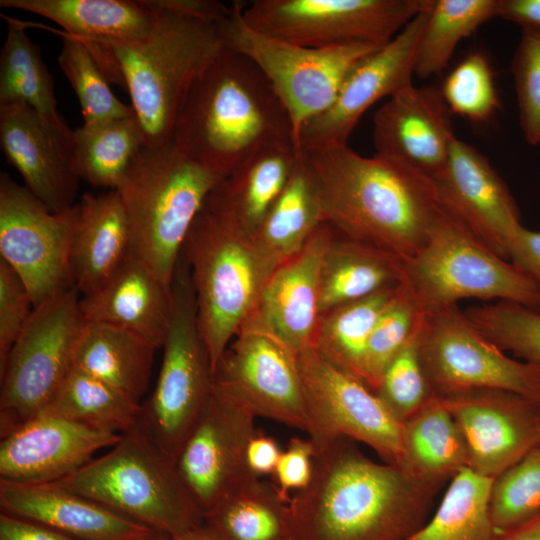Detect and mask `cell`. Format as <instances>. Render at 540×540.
Listing matches in <instances>:
<instances>
[{"label": "cell", "mask_w": 540, "mask_h": 540, "mask_svg": "<svg viewBox=\"0 0 540 540\" xmlns=\"http://www.w3.org/2000/svg\"><path fill=\"white\" fill-rule=\"evenodd\" d=\"M250 412L213 392L174 461L186 489L202 510L252 478L244 463L248 439L256 431Z\"/></svg>", "instance_id": "20"}, {"label": "cell", "mask_w": 540, "mask_h": 540, "mask_svg": "<svg viewBox=\"0 0 540 540\" xmlns=\"http://www.w3.org/2000/svg\"><path fill=\"white\" fill-rule=\"evenodd\" d=\"M489 509L498 535L540 516V448L492 480Z\"/></svg>", "instance_id": "42"}, {"label": "cell", "mask_w": 540, "mask_h": 540, "mask_svg": "<svg viewBox=\"0 0 540 540\" xmlns=\"http://www.w3.org/2000/svg\"><path fill=\"white\" fill-rule=\"evenodd\" d=\"M156 350L127 329L85 320L75 344L73 365L141 404Z\"/></svg>", "instance_id": "31"}, {"label": "cell", "mask_w": 540, "mask_h": 540, "mask_svg": "<svg viewBox=\"0 0 540 540\" xmlns=\"http://www.w3.org/2000/svg\"><path fill=\"white\" fill-rule=\"evenodd\" d=\"M34 310L30 293L18 274L0 258V367Z\"/></svg>", "instance_id": "48"}, {"label": "cell", "mask_w": 540, "mask_h": 540, "mask_svg": "<svg viewBox=\"0 0 540 540\" xmlns=\"http://www.w3.org/2000/svg\"><path fill=\"white\" fill-rule=\"evenodd\" d=\"M396 287L382 289L321 314L312 347L330 362L362 380L367 341Z\"/></svg>", "instance_id": "39"}, {"label": "cell", "mask_w": 540, "mask_h": 540, "mask_svg": "<svg viewBox=\"0 0 540 540\" xmlns=\"http://www.w3.org/2000/svg\"><path fill=\"white\" fill-rule=\"evenodd\" d=\"M433 182L440 205L508 260L509 244L522 224L507 185L489 160L455 135L446 165Z\"/></svg>", "instance_id": "22"}, {"label": "cell", "mask_w": 540, "mask_h": 540, "mask_svg": "<svg viewBox=\"0 0 540 540\" xmlns=\"http://www.w3.org/2000/svg\"><path fill=\"white\" fill-rule=\"evenodd\" d=\"M334 230L320 267L321 314L394 287L403 280L405 261L402 258Z\"/></svg>", "instance_id": "30"}, {"label": "cell", "mask_w": 540, "mask_h": 540, "mask_svg": "<svg viewBox=\"0 0 540 540\" xmlns=\"http://www.w3.org/2000/svg\"><path fill=\"white\" fill-rule=\"evenodd\" d=\"M222 540H297L290 501L274 484L250 479L204 514Z\"/></svg>", "instance_id": "34"}, {"label": "cell", "mask_w": 540, "mask_h": 540, "mask_svg": "<svg viewBox=\"0 0 540 540\" xmlns=\"http://www.w3.org/2000/svg\"><path fill=\"white\" fill-rule=\"evenodd\" d=\"M172 142L222 180L260 150L294 137L288 111L263 73L224 46L188 92Z\"/></svg>", "instance_id": "4"}, {"label": "cell", "mask_w": 540, "mask_h": 540, "mask_svg": "<svg viewBox=\"0 0 540 540\" xmlns=\"http://www.w3.org/2000/svg\"><path fill=\"white\" fill-rule=\"evenodd\" d=\"M474 326L503 351L540 369V312L510 301L464 311Z\"/></svg>", "instance_id": "43"}, {"label": "cell", "mask_w": 540, "mask_h": 540, "mask_svg": "<svg viewBox=\"0 0 540 540\" xmlns=\"http://www.w3.org/2000/svg\"><path fill=\"white\" fill-rule=\"evenodd\" d=\"M281 453L282 450L273 437L256 429L245 447L244 463L248 474L256 479L272 475Z\"/></svg>", "instance_id": "51"}, {"label": "cell", "mask_w": 540, "mask_h": 540, "mask_svg": "<svg viewBox=\"0 0 540 540\" xmlns=\"http://www.w3.org/2000/svg\"><path fill=\"white\" fill-rule=\"evenodd\" d=\"M323 222L318 184L301 151L288 183L252 238L277 268L300 252Z\"/></svg>", "instance_id": "32"}, {"label": "cell", "mask_w": 540, "mask_h": 540, "mask_svg": "<svg viewBox=\"0 0 540 540\" xmlns=\"http://www.w3.org/2000/svg\"><path fill=\"white\" fill-rule=\"evenodd\" d=\"M300 152L293 142L260 150L219 181L205 206L253 237L288 183Z\"/></svg>", "instance_id": "28"}, {"label": "cell", "mask_w": 540, "mask_h": 540, "mask_svg": "<svg viewBox=\"0 0 540 540\" xmlns=\"http://www.w3.org/2000/svg\"><path fill=\"white\" fill-rule=\"evenodd\" d=\"M440 89L413 83L375 112V154L407 165L434 180L444 169L455 133Z\"/></svg>", "instance_id": "24"}, {"label": "cell", "mask_w": 540, "mask_h": 540, "mask_svg": "<svg viewBox=\"0 0 540 540\" xmlns=\"http://www.w3.org/2000/svg\"><path fill=\"white\" fill-rule=\"evenodd\" d=\"M308 438L315 450L340 438L372 448L385 463L402 467V423L360 378L313 347L297 355Z\"/></svg>", "instance_id": "12"}, {"label": "cell", "mask_w": 540, "mask_h": 540, "mask_svg": "<svg viewBox=\"0 0 540 540\" xmlns=\"http://www.w3.org/2000/svg\"><path fill=\"white\" fill-rule=\"evenodd\" d=\"M5 19L8 28L0 56V105L22 102L49 118L61 119L53 79L40 48L26 34L22 21Z\"/></svg>", "instance_id": "38"}, {"label": "cell", "mask_w": 540, "mask_h": 540, "mask_svg": "<svg viewBox=\"0 0 540 540\" xmlns=\"http://www.w3.org/2000/svg\"><path fill=\"white\" fill-rule=\"evenodd\" d=\"M221 179L173 142L143 146L118 187L131 253L167 287L190 228Z\"/></svg>", "instance_id": "5"}, {"label": "cell", "mask_w": 540, "mask_h": 540, "mask_svg": "<svg viewBox=\"0 0 540 540\" xmlns=\"http://www.w3.org/2000/svg\"><path fill=\"white\" fill-rule=\"evenodd\" d=\"M39 414L124 434L139 424L141 404L73 365Z\"/></svg>", "instance_id": "36"}, {"label": "cell", "mask_w": 540, "mask_h": 540, "mask_svg": "<svg viewBox=\"0 0 540 540\" xmlns=\"http://www.w3.org/2000/svg\"><path fill=\"white\" fill-rule=\"evenodd\" d=\"M1 512L78 540H130L151 529L87 497L52 483L0 480Z\"/></svg>", "instance_id": "25"}, {"label": "cell", "mask_w": 540, "mask_h": 540, "mask_svg": "<svg viewBox=\"0 0 540 540\" xmlns=\"http://www.w3.org/2000/svg\"><path fill=\"white\" fill-rule=\"evenodd\" d=\"M425 0H254L243 2L249 26L305 47L383 45L422 9Z\"/></svg>", "instance_id": "13"}, {"label": "cell", "mask_w": 540, "mask_h": 540, "mask_svg": "<svg viewBox=\"0 0 540 540\" xmlns=\"http://www.w3.org/2000/svg\"><path fill=\"white\" fill-rule=\"evenodd\" d=\"M73 135L74 165L80 180L109 190L118 189L145 145L135 114L83 124Z\"/></svg>", "instance_id": "35"}, {"label": "cell", "mask_w": 540, "mask_h": 540, "mask_svg": "<svg viewBox=\"0 0 540 540\" xmlns=\"http://www.w3.org/2000/svg\"><path fill=\"white\" fill-rule=\"evenodd\" d=\"M424 312L400 351L385 368L375 393L401 423L434 396L421 360Z\"/></svg>", "instance_id": "45"}, {"label": "cell", "mask_w": 540, "mask_h": 540, "mask_svg": "<svg viewBox=\"0 0 540 540\" xmlns=\"http://www.w3.org/2000/svg\"><path fill=\"white\" fill-rule=\"evenodd\" d=\"M440 91L452 114L473 123L489 121L500 105L491 64L480 51L463 58L448 74Z\"/></svg>", "instance_id": "46"}, {"label": "cell", "mask_w": 540, "mask_h": 540, "mask_svg": "<svg viewBox=\"0 0 540 540\" xmlns=\"http://www.w3.org/2000/svg\"><path fill=\"white\" fill-rule=\"evenodd\" d=\"M0 145L25 188L51 212L74 206L80 178L74 135L63 118L52 119L22 103L0 105Z\"/></svg>", "instance_id": "19"}, {"label": "cell", "mask_w": 540, "mask_h": 540, "mask_svg": "<svg viewBox=\"0 0 540 540\" xmlns=\"http://www.w3.org/2000/svg\"><path fill=\"white\" fill-rule=\"evenodd\" d=\"M334 231L324 221L272 272L240 329L270 335L296 354L313 346L321 318L320 267Z\"/></svg>", "instance_id": "21"}, {"label": "cell", "mask_w": 540, "mask_h": 540, "mask_svg": "<svg viewBox=\"0 0 540 540\" xmlns=\"http://www.w3.org/2000/svg\"><path fill=\"white\" fill-rule=\"evenodd\" d=\"M79 295L72 287L34 307L0 367L1 437L37 416L73 366L85 323Z\"/></svg>", "instance_id": "11"}, {"label": "cell", "mask_w": 540, "mask_h": 540, "mask_svg": "<svg viewBox=\"0 0 540 540\" xmlns=\"http://www.w3.org/2000/svg\"><path fill=\"white\" fill-rule=\"evenodd\" d=\"M437 396L462 433L473 472L494 479L540 448V400L495 389Z\"/></svg>", "instance_id": "18"}, {"label": "cell", "mask_w": 540, "mask_h": 540, "mask_svg": "<svg viewBox=\"0 0 540 540\" xmlns=\"http://www.w3.org/2000/svg\"><path fill=\"white\" fill-rule=\"evenodd\" d=\"M130 540H170V536L151 529L147 533Z\"/></svg>", "instance_id": "56"}, {"label": "cell", "mask_w": 540, "mask_h": 540, "mask_svg": "<svg viewBox=\"0 0 540 540\" xmlns=\"http://www.w3.org/2000/svg\"><path fill=\"white\" fill-rule=\"evenodd\" d=\"M422 313L410 289L401 281L377 319L365 348L362 380L373 391L389 362L413 334Z\"/></svg>", "instance_id": "44"}, {"label": "cell", "mask_w": 540, "mask_h": 540, "mask_svg": "<svg viewBox=\"0 0 540 540\" xmlns=\"http://www.w3.org/2000/svg\"><path fill=\"white\" fill-rule=\"evenodd\" d=\"M497 17L540 31V0H497Z\"/></svg>", "instance_id": "53"}, {"label": "cell", "mask_w": 540, "mask_h": 540, "mask_svg": "<svg viewBox=\"0 0 540 540\" xmlns=\"http://www.w3.org/2000/svg\"><path fill=\"white\" fill-rule=\"evenodd\" d=\"M508 260L524 272L540 290V231L521 226L509 244Z\"/></svg>", "instance_id": "50"}, {"label": "cell", "mask_w": 540, "mask_h": 540, "mask_svg": "<svg viewBox=\"0 0 540 540\" xmlns=\"http://www.w3.org/2000/svg\"><path fill=\"white\" fill-rule=\"evenodd\" d=\"M60 35L63 44L57 61L79 100L83 124L134 115L132 107L114 95L84 43L63 32Z\"/></svg>", "instance_id": "41"}, {"label": "cell", "mask_w": 540, "mask_h": 540, "mask_svg": "<svg viewBox=\"0 0 540 540\" xmlns=\"http://www.w3.org/2000/svg\"><path fill=\"white\" fill-rule=\"evenodd\" d=\"M122 434L64 418L38 414L0 443V480L45 484L82 468L98 451L111 448Z\"/></svg>", "instance_id": "23"}, {"label": "cell", "mask_w": 540, "mask_h": 540, "mask_svg": "<svg viewBox=\"0 0 540 540\" xmlns=\"http://www.w3.org/2000/svg\"><path fill=\"white\" fill-rule=\"evenodd\" d=\"M0 540H78L44 525L0 512Z\"/></svg>", "instance_id": "52"}, {"label": "cell", "mask_w": 540, "mask_h": 540, "mask_svg": "<svg viewBox=\"0 0 540 540\" xmlns=\"http://www.w3.org/2000/svg\"><path fill=\"white\" fill-rule=\"evenodd\" d=\"M75 205L54 213L0 174V255L22 279L34 307L72 288L69 246ZM74 288V287H73Z\"/></svg>", "instance_id": "15"}, {"label": "cell", "mask_w": 540, "mask_h": 540, "mask_svg": "<svg viewBox=\"0 0 540 540\" xmlns=\"http://www.w3.org/2000/svg\"><path fill=\"white\" fill-rule=\"evenodd\" d=\"M441 486L340 438L316 450L311 482L290 499L297 540H404L426 523Z\"/></svg>", "instance_id": "2"}, {"label": "cell", "mask_w": 540, "mask_h": 540, "mask_svg": "<svg viewBox=\"0 0 540 540\" xmlns=\"http://www.w3.org/2000/svg\"><path fill=\"white\" fill-rule=\"evenodd\" d=\"M511 70L523 135L540 145V31L522 30Z\"/></svg>", "instance_id": "47"}, {"label": "cell", "mask_w": 540, "mask_h": 540, "mask_svg": "<svg viewBox=\"0 0 540 540\" xmlns=\"http://www.w3.org/2000/svg\"><path fill=\"white\" fill-rule=\"evenodd\" d=\"M52 484L169 536L204 522L174 461L139 424L105 454Z\"/></svg>", "instance_id": "6"}, {"label": "cell", "mask_w": 540, "mask_h": 540, "mask_svg": "<svg viewBox=\"0 0 540 540\" xmlns=\"http://www.w3.org/2000/svg\"><path fill=\"white\" fill-rule=\"evenodd\" d=\"M242 7L233 2L218 22L224 46L250 59L266 77L288 111L296 146L302 127L331 106L350 71L384 44L301 46L253 29Z\"/></svg>", "instance_id": "10"}, {"label": "cell", "mask_w": 540, "mask_h": 540, "mask_svg": "<svg viewBox=\"0 0 540 540\" xmlns=\"http://www.w3.org/2000/svg\"><path fill=\"white\" fill-rule=\"evenodd\" d=\"M424 314L420 352L434 395L495 389L540 400V369L508 356L457 305Z\"/></svg>", "instance_id": "14"}, {"label": "cell", "mask_w": 540, "mask_h": 540, "mask_svg": "<svg viewBox=\"0 0 540 540\" xmlns=\"http://www.w3.org/2000/svg\"><path fill=\"white\" fill-rule=\"evenodd\" d=\"M315 453V446L309 438H291L272 474L274 486L282 498L290 501L292 490H303L311 482Z\"/></svg>", "instance_id": "49"}, {"label": "cell", "mask_w": 540, "mask_h": 540, "mask_svg": "<svg viewBox=\"0 0 540 540\" xmlns=\"http://www.w3.org/2000/svg\"><path fill=\"white\" fill-rule=\"evenodd\" d=\"M425 313L466 298L510 301L540 312V290L441 206L423 248L405 261L402 280Z\"/></svg>", "instance_id": "8"}, {"label": "cell", "mask_w": 540, "mask_h": 540, "mask_svg": "<svg viewBox=\"0 0 540 540\" xmlns=\"http://www.w3.org/2000/svg\"><path fill=\"white\" fill-rule=\"evenodd\" d=\"M402 454L405 471L441 485L468 468L462 433L439 396L402 422Z\"/></svg>", "instance_id": "33"}, {"label": "cell", "mask_w": 540, "mask_h": 540, "mask_svg": "<svg viewBox=\"0 0 540 540\" xmlns=\"http://www.w3.org/2000/svg\"><path fill=\"white\" fill-rule=\"evenodd\" d=\"M170 322L154 390L139 425L175 461L213 394V372L201 337L194 288L181 252L170 283Z\"/></svg>", "instance_id": "9"}, {"label": "cell", "mask_w": 540, "mask_h": 540, "mask_svg": "<svg viewBox=\"0 0 540 540\" xmlns=\"http://www.w3.org/2000/svg\"><path fill=\"white\" fill-rule=\"evenodd\" d=\"M297 355L270 335L240 329L213 372V392L255 417L306 432Z\"/></svg>", "instance_id": "16"}, {"label": "cell", "mask_w": 540, "mask_h": 540, "mask_svg": "<svg viewBox=\"0 0 540 540\" xmlns=\"http://www.w3.org/2000/svg\"><path fill=\"white\" fill-rule=\"evenodd\" d=\"M492 480L469 468L456 474L431 520L404 540H496L489 509Z\"/></svg>", "instance_id": "37"}, {"label": "cell", "mask_w": 540, "mask_h": 540, "mask_svg": "<svg viewBox=\"0 0 540 540\" xmlns=\"http://www.w3.org/2000/svg\"><path fill=\"white\" fill-rule=\"evenodd\" d=\"M0 6L47 18L84 42L140 40L155 16L151 0H0Z\"/></svg>", "instance_id": "29"}, {"label": "cell", "mask_w": 540, "mask_h": 540, "mask_svg": "<svg viewBox=\"0 0 540 540\" xmlns=\"http://www.w3.org/2000/svg\"><path fill=\"white\" fill-rule=\"evenodd\" d=\"M170 540H222V538L204 521L181 533L170 536Z\"/></svg>", "instance_id": "55"}, {"label": "cell", "mask_w": 540, "mask_h": 540, "mask_svg": "<svg viewBox=\"0 0 540 540\" xmlns=\"http://www.w3.org/2000/svg\"><path fill=\"white\" fill-rule=\"evenodd\" d=\"M130 253V229L119 192L84 194L75 204L69 246L72 286L83 296L92 293Z\"/></svg>", "instance_id": "27"}, {"label": "cell", "mask_w": 540, "mask_h": 540, "mask_svg": "<svg viewBox=\"0 0 540 540\" xmlns=\"http://www.w3.org/2000/svg\"><path fill=\"white\" fill-rule=\"evenodd\" d=\"M182 253L214 372L276 268L250 235L206 206L193 222Z\"/></svg>", "instance_id": "7"}, {"label": "cell", "mask_w": 540, "mask_h": 540, "mask_svg": "<svg viewBox=\"0 0 540 540\" xmlns=\"http://www.w3.org/2000/svg\"><path fill=\"white\" fill-rule=\"evenodd\" d=\"M80 309L86 321L127 329L160 349L170 322V287L130 253L108 280L80 298Z\"/></svg>", "instance_id": "26"}, {"label": "cell", "mask_w": 540, "mask_h": 540, "mask_svg": "<svg viewBox=\"0 0 540 540\" xmlns=\"http://www.w3.org/2000/svg\"><path fill=\"white\" fill-rule=\"evenodd\" d=\"M318 184L324 221L340 234L407 261L425 245L441 205L421 172L348 144L302 151Z\"/></svg>", "instance_id": "3"}, {"label": "cell", "mask_w": 540, "mask_h": 540, "mask_svg": "<svg viewBox=\"0 0 540 540\" xmlns=\"http://www.w3.org/2000/svg\"><path fill=\"white\" fill-rule=\"evenodd\" d=\"M149 33L133 42L81 41L109 83L125 89L145 146L172 142L197 78L224 49L218 22L230 5L211 0H151Z\"/></svg>", "instance_id": "1"}, {"label": "cell", "mask_w": 540, "mask_h": 540, "mask_svg": "<svg viewBox=\"0 0 540 540\" xmlns=\"http://www.w3.org/2000/svg\"><path fill=\"white\" fill-rule=\"evenodd\" d=\"M496 540H540V516L499 535Z\"/></svg>", "instance_id": "54"}, {"label": "cell", "mask_w": 540, "mask_h": 540, "mask_svg": "<svg viewBox=\"0 0 540 540\" xmlns=\"http://www.w3.org/2000/svg\"><path fill=\"white\" fill-rule=\"evenodd\" d=\"M430 1L425 0L419 13L396 36L350 71L331 106L302 127L296 142L298 150L348 144L355 126L373 104L413 83L417 47Z\"/></svg>", "instance_id": "17"}, {"label": "cell", "mask_w": 540, "mask_h": 540, "mask_svg": "<svg viewBox=\"0 0 540 540\" xmlns=\"http://www.w3.org/2000/svg\"><path fill=\"white\" fill-rule=\"evenodd\" d=\"M497 0H431L415 60V75L441 72L457 45L481 25L497 17Z\"/></svg>", "instance_id": "40"}]
</instances>
